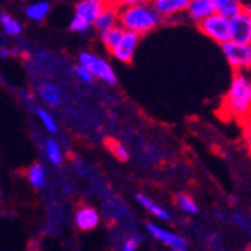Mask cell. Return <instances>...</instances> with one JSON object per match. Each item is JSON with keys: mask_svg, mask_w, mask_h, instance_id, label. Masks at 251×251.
<instances>
[{"mask_svg": "<svg viewBox=\"0 0 251 251\" xmlns=\"http://www.w3.org/2000/svg\"><path fill=\"white\" fill-rule=\"evenodd\" d=\"M161 20L162 17L152 3L127 2L120 9V25L126 31L138 35L155 29Z\"/></svg>", "mask_w": 251, "mask_h": 251, "instance_id": "6da1fadb", "label": "cell"}, {"mask_svg": "<svg viewBox=\"0 0 251 251\" xmlns=\"http://www.w3.org/2000/svg\"><path fill=\"white\" fill-rule=\"evenodd\" d=\"M225 106L233 115L244 117L251 110V81L247 75L237 72L225 97Z\"/></svg>", "mask_w": 251, "mask_h": 251, "instance_id": "7a4b0ae2", "label": "cell"}, {"mask_svg": "<svg viewBox=\"0 0 251 251\" xmlns=\"http://www.w3.org/2000/svg\"><path fill=\"white\" fill-rule=\"evenodd\" d=\"M106 5L100 0H81L75 6L74 17L69 23V29L74 32H86L103 12Z\"/></svg>", "mask_w": 251, "mask_h": 251, "instance_id": "3957f363", "label": "cell"}, {"mask_svg": "<svg viewBox=\"0 0 251 251\" xmlns=\"http://www.w3.org/2000/svg\"><path fill=\"white\" fill-rule=\"evenodd\" d=\"M78 65L89 71L94 75V78L101 80V81H104L106 84H110V86L117 84L115 71H114V68L110 66V63L106 58L98 57V55H95L94 52H89V51H83L78 55Z\"/></svg>", "mask_w": 251, "mask_h": 251, "instance_id": "277c9868", "label": "cell"}, {"mask_svg": "<svg viewBox=\"0 0 251 251\" xmlns=\"http://www.w3.org/2000/svg\"><path fill=\"white\" fill-rule=\"evenodd\" d=\"M198 26H199L201 32H204L207 37H210L213 42H218L221 46L231 40L230 20H227L219 14H213L211 17L205 19L204 22H201Z\"/></svg>", "mask_w": 251, "mask_h": 251, "instance_id": "5b68a950", "label": "cell"}, {"mask_svg": "<svg viewBox=\"0 0 251 251\" xmlns=\"http://www.w3.org/2000/svg\"><path fill=\"white\" fill-rule=\"evenodd\" d=\"M221 48L228 65L234 71H244L251 68V45H237L234 42H227Z\"/></svg>", "mask_w": 251, "mask_h": 251, "instance_id": "8992f818", "label": "cell"}, {"mask_svg": "<svg viewBox=\"0 0 251 251\" xmlns=\"http://www.w3.org/2000/svg\"><path fill=\"white\" fill-rule=\"evenodd\" d=\"M146 228H147L149 234L152 236L153 239H156L161 244H164L172 251H187L188 244H187V241L184 239V237L179 236L178 233L167 230V228L161 227V225H156L153 222H147Z\"/></svg>", "mask_w": 251, "mask_h": 251, "instance_id": "52a82bcc", "label": "cell"}, {"mask_svg": "<svg viewBox=\"0 0 251 251\" xmlns=\"http://www.w3.org/2000/svg\"><path fill=\"white\" fill-rule=\"evenodd\" d=\"M231 40L237 45H251V17L244 11L236 19L230 20Z\"/></svg>", "mask_w": 251, "mask_h": 251, "instance_id": "ba28073f", "label": "cell"}, {"mask_svg": "<svg viewBox=\"0 0 251 251\" xmlns=\"http://www.w3.org/2000/svg\"><path fill=\"white\" fill-rule=\"evenodd\" d=\"M140 37L141 35L126 31L123 40L120 42V45L110 54L114 55L118 61H121V63H130L133 55H135V52H136L138 45H140Z\"/></svg>", "mask_w": 251, "mask_h": 251, "instance_id": "9c48e42d", "label": "cell"}, {"mask_svg": "<svg viewBox=\"0 0 251 251\" xmlns=\"http://www.w3.org/2000/svg\"><path fill=\"white\" fill-rule=\"evenodd\" d=\"M187 14L199 25L201 22L211 17L213 14H216L215 0H190L187 8Z\"/></svg>", "mask_w": 251, "mask_h": 251, "instance_id": "30bf717a", "label": "cell"}, {"mask_svg": "<svg viewBox=\"0 0 251 251\" xmlns=\"http://www.w3.org/2000/svg\"><path fill=\"white\" fill-rule=\"evenodd\" d=\"M98 224H100V213L94 207L84 205L75 211V225L78 227V230L91 231L98 227Z\"/></svg>", "mask_w": 251, "mask_h": 251, "instance_id": "8fae6325", "label": "cell"}, {"mask_svg": "<svg viewBox=\"0 0 251 251\" xmlns=\"http://www.w3.org/2000/svg\"><path fill=\"white\" fill-rule=\"evenodd\" d=\"M190 0H155L152 2L153 8L161 17H173L181 11H187Z\"/></svg>", "mask_w": 251, "mask_h": 251, "instance_id": "7c38bea8", "label": "cell"}, {"mask_svg": "<svg viewBox=\"0 0 251 251\" xmlns=\"http://www.w3.org/2000/svg\"><path fill=\"white\" fill-rule=\"evenodd\" d=\"M118 25H120V9H117L115 6L106 5V8L97 19L94 26L100 31V34H103V32L110 31L112 28L118 26Z\"/></svg>", "mask_w": 251, "mask_h": 251, "instance_id": "4fadbf2b", "label": "cell"}, {"mask_svg": "<svg viewBox=\"0 0 251 251\" xmlns=\"http://www.w3.org/2000/svg\"><path fill=\"white\" fill-rule=\"evenodd\" d=\"M136 201H138V204H140L149 215H152L153 218L159 219V221H164V222H170L172 221V215H170V211L166 210V208H162L159 204H156L155 201L152 198H149L143 193H138L136 196Z\"/></svg>", "mask_w": 251, "mask_h": 251, "instance_id": "5bb4252c", "label": "cell"}, {"mask_svg": "<svg viewBox=\"0 0 251 251\" xmlns=\"http://www.w3.org/2000/svg\"><path fill=\"white\" fill-rule=\"evenodd\" d=\"M37 95L48 106H58L61 103V89L51 81H42L37 84Z\"/></svg>", "mask_w": 251, "mask_h": 251, "instance_id": "9a60e30c", "label": "cell"}, {"mask_svg": "<svg viewBox=\"0 0 251 251\" xmlns=\"http://www.w3.org/2000/svg\"><path fill=\"white\" fill-rule=\"evenodd\" d=\"M216 14L225 17L227 20H233L244 12V5L237 0H215Z\"/></svg>", "mask_w": 251, "mask_h": 251, "instance_id": "2e32d148", "label": "cell"}, {"mask_svg": "<svg viewBox=\"0 0 251 251\" xmlns=\"http://www.w3.org/2000/svg\"><path fill=\"white\" fill-rule=\"evenodd\" d=\"M43 150H45V155L48 158V161L51 164L60 167L63 164V150L61 146L54 140V138H48L43 144Z\"/></svg>", "mask_w": 251, "mask_h": 251, "instance_id": "e0dca14e", "label": "cell"}, {"mask_svg": "<svg viewBox=\"0 0 251 251\" xmlns=\"http://www.w3.org/2000/svg\"><path fill=\"white\" fill-rule=\"evenodd\" d=\"M51 11V3L49 2H35L25 8V16L32 22H42L48 17Z\"/></svg>", "mask_w": 251, "mask_h": 251, "instance_id": "ac0fdd59", "label": "cell"}, {"mask_svg": "<svg viewBox=\"0 0 251 251\" xmlns=\"http://www.w3.org/2000/svg\"><path fill=\"white\" fill-rule=\"evenodd\" d=\"M26 178L34 188H42L46 184V169L40 162H35L28 169Z\"/></svg>", "mask_w": 251, "mask_h": 251, "instance_id": "d6986e66", "label": "cell"}, {"mask_svg": "<svg viewBox=\"0 0 251 251\" xmlns=\"http://www.w3.org/2000/svg\"><path fill=\"white\" fill-rule=\"evenodd\" d=\"M124 34H126V29L121 26V25H118V26L112 28L110 31L101 34V42L106 46V49H109V51L112 52L120 45V42L123 40Z\"/></svg>", "mask_w": 251, "mask_h": 251, "instance_id": "ffe728a7", "label": "cell"}, {"mask_svg": "<svg viewBox=\"0 0 251 251\" xmlns=\"http://www.w3.org/2000/svg\"><path fill=\"white\" fill-rule=\"evenodd\" d=\"M0 25H2L3 32L9 37H16L22 34V23L5 11L0 14Z\"/></svg>", "mask_w": 251, "mask_h": 251, "instance_id": "44dd1931", "label": "cell"}, {"mask_svg": "<svg viewBox=\"0 0 251 251\" xmlns=\"http://www.w3.org/2000/svg\"><path fill=\"white\" fill-rule=\"evenodd\" d=\"M34 114L37 115V118L40 120V123L43 124V127L49 133H57L58 126H57V121H55L54 115L49 114L45 107H34Z\"/></svg>", "mask_w": 251, "mask_h": 251, "instance_id": "7402d4cb", "label": "cell"}, {"mask_svg": "<svg viewBox=\"0 0 251 251\" xmlns=\"http://www.w3.org/2000/svg\"><path fill=\"white\" fill-rule=\"evenodd\" d=\"M176 204H178L179 210L184 211L185 215H198V211H199L196 201L190 195H185V193L178 195L176 196Z\"/></svg>", "mask_w": 251, "mask_h": 251, "instance_id": "603a6c76", "label": "cell"}, {"mask_svg": "<svg viewBox=\"0 0 251 251\" xmlns=\"http://www.w3.org/2000/svg\"><path fill=\"white\" fill-rule=\"evenodd\" d=\"M72 72H74V75H75V78H78L81 83H86V84H89V83H92L95 78H94V75L87 71L86 68H83V66H80V65H77V66H74L72 68Z\"/></svg>", "mask_w": 251, "mask_h": 251, "instance_id": "cb8c5ba5", "label": "cell"}, {"mask_svg": "<svg viewBox=\"0 0 251 251\" xmlns=\"http://www.w3.org/2000/svg\"><path fill=\"white\" fill-rule=\"evenodd\" d=\"M140 244H141V236H130L121 244L120 251H138Z\"/></svg>", "mask_w": 251, "mask_h": 251, "instance_id": "d4e9b609", "label": "cell"}, {"mask_svg": "<svg viewBox=\"0 0 251 251\" xmlns=\"http://www.w3.org/2000/svg\"><path fill=\"white\" fill-rule=\"evenodd\" d=\"M112 153L115 155V158H118L120 161H126L129 159V152L121 143H112Z\"/></svg>", "mask_w": 251, "mask_h": 251, "instance_id": "484cf974", "label": "cell"}, {"mask_svg": "<svg viewBox=\"0 0 251 251\" xmlns=\"http://www.w3.org/2000/svg\"><path fill=\"white\" fill-rule=\"evenodd\" d=\"M244 11L247 12V14L251 17V2H248L247 5H244Z\"/></svg>", "mask_w": 251, "mask_h": 251, "instance_id": "4316f807", "label": "cell"}, {"mask_svg": "<svg viewBox=\"0 0 251 251\" xmlns=\"http://www.w3.org/2000/svg\"><path fill=\"white\" fill-rule=\"evenodd\" d=\"M0 52H2V58H5V57H8V55H9V49L2 48V49H0Z\"/></svg>", "mask_w": 251, "mask_h": 251, "instance_id": "83f0119b", "label": "cell"}]
</instances>
